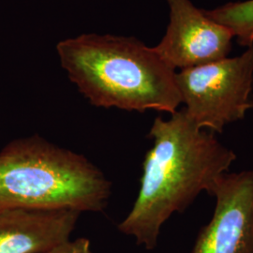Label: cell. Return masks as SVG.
<instances>
[{
  "mask_svg": "<svg viewBox=\"0 0 253 253\" xmlns=\"http://www.w3.org/2000/svg\"><path fill=\"white\" fill-rule=\"evenodd\" d=\"M80 212L72 209H0V253H43L70 239Z\"/></svg>",
  "mask_w": 253,
  "mask_h": 253,
  "instance_id": "52a82bcc",
  "label": "cell"
},
{
  "mask_svg": "<svg viewBox=\"0 0 253 253\" xmlns=\"http://www.w3.org/2000/svg\"><path fill=\"white\" fill-rule=\"evenodd\" d=\"M0 209H1V208H0Z\"/></svg>",
  "mask_w": 253,
  "mask_h": 253,
  "instance_id": "30bf717a",
  "label": "cell"
},
{
  "mask_svg": "<svg viewBox=\"0 0 253 253\" xmlns=\"http://www.w3.org/2000/svg\"><path fill=\"white\" fill-rule=\"evenodd\" d=\"M170 23L165 36L154 47L175 69H189L226 58L235 38L228 27L209 18L190 0H167Z\"/></svg>",
  "mask_w": 253,
  "mask_h": 253,
  "instance_id": "8992f818",
  "label": "cell"
},
{
  "mask_svg": "<svg viewBox=\"0 0 253 253\" xmlns=\"http://www.w3.org/2000/svg\"><path fill=\"white\" fill-rule=\"evenodd\" d=\"M208 17L228 27L238 44L253 46V0L232 2L212 10H206Z\"/></svg>",
  "mask_w": 253,
  "mask_h": 253,
  "instance_id": "ba28073f",
  "label": "cell"
},
{
  "mask_svg": "<svg viewBox=\"0 0 253 253\" xmlns=\"http://www.w3.org/2000/svg\"><path fill=\"white\" fill-rule=\"evenodd\" d=\"M111 189L84 156L41 136L17 139L0 151V208L101 212Z\"/></svg>",
  "mask_w": 253,
  "mask_h": 253,
  "instance_id": "3957f363",
  "label": "cell"
},
{
  "mask_svg": "<svg viewBox=\"0 0 253 253\" xmlns=\"http://www.w3.org/2000/svg\"><path fill=\"white\" fill-rule=\"evenodd\" d=\"M208 194L214 213L191 253H253V170L222 174Z\"/></svg>",
  "mask_w": 253,
  "mask_h": 253,
  "instance_id": "5b68a950",
  "label": "cell"
},
{
  "mask_svg": "<svg viewBox=\"0 0 253 253\" xmlns=\"http://www.w3.org/2000/svg\"><path fill=\"white\" fill-rule=\"evenodd\" d=\"M175 81L192 121L221 133L253 108V46L236 57L181 70Z\"/></svg>",
  "mask_w": 253,
  "mask_h": 253,
  "instance_id": "277c9868",
  "label": "cell"
},
{
  "mask_svg": "<svg viewBox=\"0 0 253 253\" xmlns=\"http://www.w3.org/2000/svg\"><path fill=\"white\" fill-rule=\"evenodd\" d=\"M43 253H93L91 251L89 239L80 237L74 240L71 238L64 241L60 244L56 245Z\"/></svg>",
  "mask_w": 253,
  "mask_h": 253,
  "instance_id": "9c48e42d",
  "label": "cell"
},
{
  "mask_svg": "<svg viewBox=\"0 0 253 253\" xmlns=\"http://www.w3.org/2000/svg\"><path fill=\"white\" fill-rule=\"evenodd\" d=\"M56 49L70 79L95 106L173 114L182 103L174 70L135 38L82 35Z\"/></svg>",
  "mask_w": 253,
  "mask_h": 253,
  "instance_id": "7a4b0ae2",
  "label": "cell"
},
{
  "mask_svg": "<svg viewBox=\"0 0 253 253\" xmlns=\"http://www.w3.org/2000/svg\"><path fill=\"white\" fill-rule=\"evenodd\" d=\"M148 136L153 146L145 155L139 193L118 230L151 251L163 224L201 192L208 193L236 156L215 133L200 128L185 109L167 120L156 118Z\"/></svg>",
  "mask_w": 253,
  "mask_h": 253,
  "instance_id": "6da1fadb",
  "label": "cell"
}]
</instances>
